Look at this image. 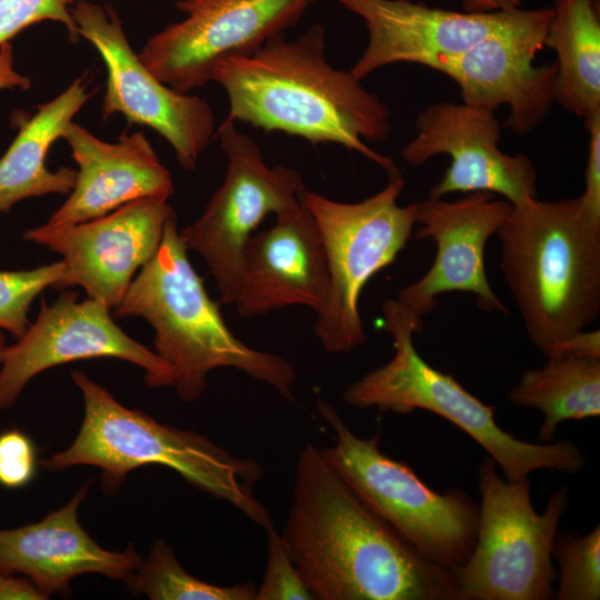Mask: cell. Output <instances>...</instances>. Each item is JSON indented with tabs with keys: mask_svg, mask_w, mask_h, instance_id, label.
Here are the masks:
<instances>
[{
	"mask_svg": "<svg viewBox=\"0 0 600 600\" xmlns=\"http://www.w3.org/2000/svg\"><path fill=\"white\" fill-rule=\"evenodd\" d=\"M560 356H576L600 358V332L599 330L580 331L569 340L557 347L547 358Z\"/></svg>",
	"mask_w": 600,
	"mask_h": 600,
	"instance_id": "obj_32",
	"label": "cell"
},
{
	"mask_svg": "<svg viewBox=\"0 0 600 600\" xmlns=\"http://www.w3.org/2000/svg\"><path fill=\"white\" fill-rule=\"evenodd\" d=\"M317 409L334 433L321 456L339 477L406 541L433 562L456 572L477 538L479 504L453 487L438 492L406 462L379 447L380 434L358 437L321 397Z\"/></svg>",
	"mask_w": 600,
	"mask_h": 600,
	"instance_id": "obj_6",
	"label": "cell"
},
{
	"mask_svg": "<svg viewBox=\"0 0 600 600\" xmlns=\"http://www.w3.org/2000/svg\"><path fill=\"white\" fill-rule=\"evenodd\" d=\"M588 132V160L584 172V191L580 198L582 210L600 222V112L584 119Z\"/></svg>",
	"mask_w": 600,
	"mask_h": 600,
	"instance_id": "obj_31",
	"label": "cell"
},
{
	"mask_svg": "<svg viewBox=\"0 0 600 600\" xmlns=\"http://www.w3.org/2000/svg\"><path fill=\"white\" fill-rule=\"evenodd\" d=\"M317 0H180L179 22L154 33L138 53L164 84L182 93L210 81L214 63L250 54L298 23Z\"/></svg>",
	"mask_w": 600,
	"mask_h": 600,
	"instance_id": "obj_13",
	"label": "cell"
},
{
	"mask_svg": "<svg viewBox=\"0 0 600 600\" xmlns=\"http://www.w3.org/2000/svg\"><path fill=\"white\" fill-rule=\"evenodd\" d=\"M71 16L79 37L96 48L106 64L102 118L121 113L130 123L151 128L169 142L182 169H196L216 136L209 102L159 80L132 49L112 8L81 0Z\"/></svg>",
	"mask_w": 600,
	"mask_h": 600,
	"instance_id": "obj_12",
	"label": "cell"
},
{
	"mask_svg": "<svg viewBox=\"0 0 600 600\" xmlns=\"http://www.w3.org/2000/svg\"><path fill=\"white\" fill-rule=\"evenodd\" d=\"M60 260L32 270H0V330L19 339L29 327L28 312L33 300L47 288H57L64 278Z\"/></svg>",
	"mask_w": 600,
	"mask_h": 600,
	"instance_id": "obj_27",
	"label": "cell"
},
{
	"mask_svg": "<svg viewBox=\"0 0 600 600\" xmlns=\"http://www.w3.org/2000/svg\"><path fill=\"white\" fill-rule=\"evenodd\" d=\"M71 378L83 398V420L68 448L40 461L47 471L96 467L103 492L112 494L134 469L161 464L194 488L229 502L263 529L273 524L254 494L263 476L258 461L237 457L201 433L124 407L81 370H73Z\"/></svg>",
	"mask_w": 600,
	"mask_h": 600,
	"instance_id": "obj_4",
	"label": "cell"
},
{
	"mask_svg": "<svg viewBox=\"0 0 600 600\" xmlns=\"http://www.w3.org/2000/svg\"><path fill=\"white\" fill-rule=\"evenodd\" d=\"M69 0H0V47L27 27L51 20L60 22L71 41L79 38L68 9Z\"/></svg>",
	"mask_w": 600,
	"mask_h": 600,
	"instance_id": "obj_29",
	"label": "cell"
},
{
	"mask_svg": "<svg viewBox=\"0 0 600 600\" xmlns=\"http://www.w3.org/2000/svg\"><path fill=\"white\" fill-rule=\"evenodd\" d=\"M416 128V137L400 151L403 161L421 166L439 154L451 159L430 189V198L476 191L500 194L511 204L537 198L534 164L523 153L500 150L501 127L494 111L463 102H437L418 113Z\"/></svg>",
	"mask_w": 600,
	"mask_h": 600,
	"instance_id": "obj_16",
	"label": "cell"
},
{
	"mask_svg": "<svg viewBox=\"0 0 600 600\" xmlns=\"http://www.w3.org/2000/svg\"><path fill=\"white\" fill-rule=\"evenodd\" d=\"M598 1V0H597Z\"/></svg>",
	"mask_w": 600,
	"mask_h": 600,
	"instance_id": "obj_37",
	"label": "cell"
},
{
	"mask_svg": "<svg viewBox=\"0 0 600 600\" xmlns=\"http://www.w3.org/2000/svg\"><path fill=\"white\" fill-rule=\"evenodd\" d=\"M6 347H7L6 338H4L3 333H2V331L0 330V363H1Z\"/></svg>",
	"mask_w": 600,
	"mask_h": 600,
	"instance_id": "obj_36",
	"label": "cell"
},
{
	"mask_svg": "<svg viewBox=\"0 0 600 600\" xmlns=\"http://www.w3.org/2000/svg\"><path fill=\"white\" fill-rule=\"evenodd\" d=\"M389 333L393 357L352 382L343 392L346 403L379 412H433L481 446L510 481L540 469L578 473L586 466L580 448L569 440L532 443L504 431L494 419V407L483 403L451 374L421 358L413 346V334L399 330Z\"/></svg>",
	"mask_w": 600,
	"mask_h": 600,
	"instance_id": "obj_7",
	"label": "cell"
},
{
	"mask_svg": "<svg viewBox=\"0 0 600 600\" xmlns=\"http://www.w3.org/2000/svg\"><path fill=\"white\" fill-rule=\"evenodd\" d=\"M401 173L359 202H340L311 190L299 199L319 229L329 271V298L313 327L324 351L349 353L362 346L367 333L359 312L366 284L394 262L413 233L416 204L401 207Z\"/></svg>",
	"mask_w": 600,
	"mask_h": 600,
	"instance_id": "obj_9",
	"label": "cell"
},
{
	"mask_svg": "<svg viewBox=\"0 0 600 600\" xmlns=\"http://www.w3.org/2000/svg\"><path fill=\"white\" fill-rule=\"evenodd\" d=\"M236 123L226 118L216 130L228 161L223 182L202 214L179 230L187 249L206 261L224 304L239 298L249 238L269 213L277 216L296 206L306 189L299 171L269 167L256 141Z\"/></svg>",
	"mask_w": 600,
	"mask_h": 600,
	"instance_id": "obj_10",
	"label": "cell"
},
{
	"mask_svg": "<svg viewBox=\"0 0 600 600\" xmlns=\"http://www.w3.org/2000/svg\"><path fill=\"white\" fill-rule=\"evenodd\" d=\"M89 486L40 521L0 530V571L27 577L47 599L68 594L71 580L86 573L129 579L143 560L134 546L103 549L79 521Z\"/></svg>",
	"mask_w": 600,
	"mask_h": 600,
	"instance_id": "obj_20",
	"label": "cell"
},
{
	"mask_svg": "<svg viewBox=\"0 0 600 600\" xmlns=\"http://www.w3.org/2000/svg\"><path fill=\"white\" fill-rule=\"evenodd\" d=\"M552 8H517L500 29L451 60L441 73L452 79L463 103L496 111L508 104L504 127L533 131L554 102L556 63L534 66L544 48Z\"/></svg>",
	"mask_w": 600,
	"mask_h": 600,
	"instance_id": "obj_15",
	"label": "cell"
},
{
	"mask_svg": "<svg viewBox=\"0 0 600 600\" xmlns=\"http://www.w3.org/2000/svg\"><path fill=\"white\" fill-rule=\"evenodd\" d=\"M544 47L557 54L554 102L583 119L600 112V19L596 0H556Z\"/></svg>",
	"mask_w": 600,
	"mask_h": 600,
	"instance_id": "obj_23",
	"label": "cell"
},
{
	"mask_svg": "<svg viewBox=\"0 0 600 600\" xmlns=\"http://www.w3.org/2000/svg\"><path fill=\"white\" fill-rule=\"evenodd\" d=\"M37 470V452L29 436L19 429L0 433V486L20 489L27 486Z\"/></svg>",
	"mask_w": 600,
	"mask_h": 600,
	"instance_id": "obj_30",
	"label": "cell"
},
{
	"mask_svg": "<svg viewBox=\"0 0 600 600\" xmlns=\"http://www.w3.org/2000/svg\"><path fill=\"white\" fill-rule=\"evenodd\" d=\"M414 204L420 224L414 237L432 240L437 251L419 280L383 303L384 330L421 333L423 318L436 308L437 298L448 292L473 293L480 310L507 313L487 278L484 249L512 204L487 191L466 193L454 201L429 197Z\"/></svg>",
	"mask_w": 600,
	"mask_h": 600,
	"instance_id": "obj_11",
	"label": "cell"
},
{
	"mask_svg": "<svg viewBox=\"0 0 600 600\" xmlns=\"http://www.w3.org/2000/svg\"><path fill=\"white\" fill-rule=\"evenodd\" d=\"M173 209L166 200L139 199L89 221L28 229L24 240L60 254L64 278L58 289L79 286L88 298L114 309L134 274L158 251Z\"/></svg>",
	"mask_w": 600,
	"mask_h": 600,
	"instance_id": "obj_17",
	"label": "cell"
},
{
	"mask_svg": "<svg viewBox=\"0 0 600 600\" xmlns=\"http://www.w3.org/2000/svg\"><path fill=\"white\" fill-rule=\"evenodd\" d=\"M173 212L156 254L139 270L114 308L118 318H143L154 330V352L173 373V387L187 403L207 390L208 374L233 368L294 400L297 372L287 359L239 340L227 326L188 258Z\"/></svg>",
	"mask_w": 600,
	"mask_h": 600,
	"instance_id": "obj_5",
	"label": "cell"
},
{
	"mask_svg": "<svg viewBox=\"0 0 600 600\" xmlns=\"http://www.w3.org/2000/svg\"><path fill=\"white\" fill-rule=\"evenodd\" d=\"M267 566L256 600H313L274 524L266 529Z\"/></svg>",
	"mask_w": 600,
	"mask_h": 600,
	"instance_id": "obj_28",
	"label": "cell"
},
{
	"mask_svg": "<svg viewBox=\"0 0 600 600\" xmlns=\"http://www.w3.org/2000/svg\"><path fill=\"white\" fill-rule=\"evenodd\" d=\"M126 583L132 593L151 600H256L257 590L251 582L228 587L191 576L161 539L153 541L148 558Z\"/></svg>",
	"mask_w": 600,
	"mask_h": 600,
	"instance_id": "obj_25",
	"label": "cell"
},
{
	"mask_svg": "<svg viewBox=\"0 0 600 600\" xmlns=\"http://www.w3.org/2000/svg\"><path fill=\"white\" fill-rule=\"evenodd\" d=\"M89 98L88 83L80 77L23 121L0 158V213L28 198L71 192L77 170L62 167L50 171L46 156Z\"/></svg>",
	"mask_w": 600,
	"mask_h": 600,
	"instance_id": "obj_22",
	"label": "cell"
},
{
	"mask_svg": "<svg viewBox=\"0 0 600 600\" xmlns=\"http://www.w3.org/2000/svg\"><path fill=\"white\" fill-rule=\"evenodd\" d=\"M282 541L313 600H460L454 572L414 549L308 443Z\"/></svg>",
	"mask_w": 600,
	"mask_h": 600,
	"instance_id": "obj_1",
	"label": "cell"
},
{
	"mask_svg": "<svg viewBox=\"0 0 600 600\" xmlns=\"http://www.w3.org/2000/svg\"><path fill=\"white\" fill-rule=\"evenodd\" d=\"M210 81L227 93V119L312 144L337 143L373 161L389 177L400 173L390 158L366 143L390 138L389 108L350 71L329 63L320 23L296 39L279 33L250 54L218 60Z\"/></svg>",
	"mask_w": 600,
	"mask_h": 600,
	"instance_id": "obj_2",
	"label": "cell"
},
{
	"mask_svg": "<svg viewBox=\"0 0 600 600\" xmlns=\"http://www.w3.org/2000/svg\"><path fill=\"white\" fill-rule=\"evenodd\" d=\"M500 268L531 343L549 356L600 313V222L580 198L512 204Z\"/></svg>",
	"mask_w": 600,
	"mask_h": 600,
	"instance_id": "obj_3",
	"label": "cell"
},
{
	"mask_svg": "<svg viewBox=\"0 0 600 600\" xmlns=\"http://www.w3.org/2000/svg\"><path fill=\"white\" fill-rule=\"evenodd\" d=\"M0 600H47L24 576L0 571Z\"/></svg>",
	"mask_w": 600,
	"mask_h": 600,
	"instance_id": "obj_33",
	"label": "cell"
},
{
	"mask_svg": "<svg viewBox=\"0 0 600 600\" xmlns=\"http://www.w3.org/2000/svg\"><path fill=\"white\" fill-rule=\"evenodd\" d=\"M466 12H493L519 8L521 0H462Z\"/></svg>",
	"mask_w": 600,
	"mask_h": 600,
	"instance_id": "obj_35",
	"label": "cell"
},
{
	"mask_svg": "<svg viewBox=\"0 0 600 600\" xmlns=\"http://www.w3.org/2000/svg\"><path fill=\"white\" fill-rule=\"evenodd\" d=\"M62 139L78 170L73 189L50 216L49 224L89 221L139 199L168 201L174 192L169 170L142 132L123 133L110 143L71 121Z\"/></svg>",
	"mask_w": 600,
	"mask_h": 600,
	"instance_id": "obj_21",
	"label": "cell"
},
{
	"mask_svg": "<svg viewBox=\"0 0 600 600\" xmlns=\"http://www.w3.org/2000/svg\"><path fill=\"white\" fill-rule=\"evenodd\" d=\"M322 239L309 209L299 202L277 214L268 230L253 233L243 251L237 311L244 318L304 306L321 314L329 298Z\"/></svg>",
	"mask_w": 600,
	"mask_h": 600,
	"instance_id": "obj_19",
	"label": "cell"
},
{
	"mask_svg": "<svg viewBox=\"0 0 600 600\" xmlns=\"http://www.w3.org/2000/svg\"><path fill=\"white\" fill-rule=\"evenodd\" d=\"M30 78L21 74L14 68L13 49L10 42L0 47V90L2 89H29Z\"/></svg>",
	"mask_w": 600,
	"mask_h": 600,
	"instance_id": "obj_34",
	"label": "cell"
},
{
	"mask_svg": "<svg viewBox=\"0 0 600 600\" xmlns=\"http://www.w3.org/2000/svg\"><path fill=\"white\" fill-rule=\"evenodd\" d=\"M552 557L559 564L557 600L600 599V526L590 532H558Z\"/></svg>",
	"mask_w": 600,
	"mask_h": 600,
	"instance_id": "obj_26",
	"label": "cell"
},
{
	"mask_svg": "<svg viewBox=\"0 0 600 600\" xmlns=\"http://www.w3.org/2000/svg\"><path fill=\"white\" fill-rule=\"evenodd\" d=\"M361 17L368 43L349 70L358 80L398 62L441 72L454 58L503 27L514 10L458 12L412 0H332Z\"/></svg>",
	"mask_w": 600,
	"mask_h": 600,
	"instance_id": "obj_18",
	"label": "cell"
},
{
	"mask_svg": "<svg viewBox=\"0 0 600 600\" xmlns=\"http://www.w3.org/2000/svg\"><path fill=\"white\" fill-rule=\"evenodd\" d=\"M497 470L489 456L479 464L477 538L468 561L454 572L460 600L553 599L552 549L568 489L553 491L538 513L529 477L510 481Z\"/></svg>",
	"mask_w": 600,
	"mask_h": 600,
	"instance_id": "obj_8",
	"label": "cell"
},
{
	"mask_svg": "<svg viewBox=\"0 0 600 600\" xmlns=\"http://www.w3.org/2000/svg\"><path fill=\"white\" fill-rule=\"evenodd\" d=\"M507 398L543 414L538 440L550 442L560 423L600 416V358H548L543 367L524 371Z\"/></svg>",
	"mask_w": 600,
	"mask_h": 600,
	"instance_id": "obj_24",
	"label": "cell"
},
{
	"mask_svg": "<svg viewBox=\"0 0 600 600\" xmlns=\"http://www.w3.org/2000/svg\"><path fill=\"white\" fill-rule=\"evenodd\" d=\"M110 310L92 298L79 300V293L69 290L52 304L42 299L36 320L14 344L4 349L0 363V410L10 409L37 374L82 359H120L142 368L148 387H173L171 367L127 334Z\"/></svg>",
	"mask_w": 600,
	"mask_h": 600,
	"instance_id": "obj_14",
	"label": "cell"
}]
</instances>
